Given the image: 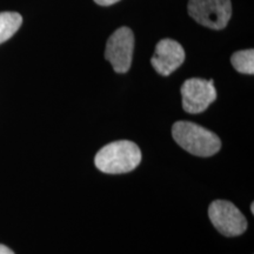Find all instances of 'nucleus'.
<instances>
[{
	"instance_id": "nucleus-5",
	"label": "nucleus",
	"mask_w": 254,
	"mask_h": 254,
	"mask_svg": "<svg viewBox=\"0 0 254 254\" xmlns=\"http://www.w3.org/2000/svg\"><path fill=\"white\" fill-rule=\"evenodd\" d=\"M134 36L131 28L120 27L109 38L105 58L109 60L117 73H126L131 67Z\"/></svg>"
},
{
	"instance_id": "nucleus-2",
	"label": "nucleus",
	"mask_w": 254,
	"mask_h": 254,
	"mask_svg": "<svg viewBox=\"0 0 254 254\" xmlns=\"http://www.w3.org/2000/svg\"><path fill=\"white\" fill-rule=\"evenodd\" d=\"M172 135L180 147L196 157H212L221 148V140L215 133L194 123H176Z\"/></svg>"
},
{
	"instance_id": "nucleus-4",
	"label": "nucleus",
	"mask_w": 254,
	"mask_h": 254,
	"mask_svg": "<svg viewBox=\"0 0 254 254\" xmlns=\"http://www.w3.org/2000/svg\"><path fill=\"white\" fill-rule=\"evenodd\" d=\"M209 220L225 237H237L247 228L245 215L236 205L226 200H215L209 205Z\"/></svg>"
},
{
	"instance_id": "nucleus-10",
	"label": "nucleus",
	"mask_w": 254,
	"mask_h": 254,
	"mask_svg": "<svg viewBox=\"0 0 254 254\" xmlns=\"http://www.w3.org/2000/svg\"><path fill=\"white\" fill-rule=\"evenodd\" d=\"M94 1L100 6H110L120 1V0H94Z\"/></svg>"
},
{
	"instance_id": "nucleus-3",
	"label": "nucleus",
	"mask_w": 254,
	"mask_h": 254,
	"mask_svg": "<svg viewBox=\"0 0 254 254\" xmlns=\"http://www.w3.org/2000/svg\"><path fill=\"white\" fill-rule=\"evenodd\" d=\"M189 14L196 23L212 30H222L232 17L231 0H190Z\"/></svg>"
},
{
	"instance_id": "nucleus-6",
	"label": "nucleus",
	"mask_w": 254,
	"mask_h": 254,
	"mask_svg": "<svg viewBox=\"0 0 254 254\" xmlns=\"http://www.w3.org/2000/svg\"><path fill=\"white\" fill-rule=\"evenodd\" d=\"M183 109L187 113L198 114L207 110V107L217 99L213 80L192 78L186 80L182 86Z\"/></svg>"
},
{
	"instance_id": "nucleus-1",
	"label": "nucleus",
	"mask_w": 254,
	"mask_h": 254,
	"mask_svg": "<svg viewBox=\"0 0 254 254\" xmlns=\"http://www.w3.org/2000/svg\"><path fill=\"white\" fill-rule=\"evenodd\" d=\"M141 161L140 148L136 144L119 140L104 146L95 155L94 164L99 171L109 174L131 172Z\"/></svg>"
},
{
	"instance_id": "nucleus-12",
	"label": "nucleus",
	"mask_w": 254,
	"mask_h": 254,
	"mask_svg": "<svg viewBox=\"0 0 254 254\" xmlns=\"http://www.w3.org/2000/svg\"><path fill=\"white\" fill-rule=\"evenodd\" d=\"M251 212H252V214L254 213V204H253V202L251 204Z\"/></svg>"
},
{
	"instance_id": "nucleus-11",
	"label": "nucleus",
	"mask_w": 254,
	"mask_h": 254,
	"mask_svg": "<svg viewBox=\"0 0 254 254\" xmlns=\"http://www.w3.org/2000/svg\"><path fill=\"white\" fill-rule=\"evenodd\" d=\"M0 254H14V253L13 251L9 250L7 246L1 245V244H0Z\"/></svg>"
},
{
	"instance_id": "nucleus-7",
	"label": "nucleus",
	"mask_w": 254,
	"mask_h": 254,
	"mask_svg": "<svg viewBox=\"0 0 254 254\" xmlns=\"http://www.w3.org/2000/svg\"><path fill=\"white\" fill-rule=\"evenodd\" d=\"M185 62V51L179 43L172 39L160 40L155 46L151 64L159 74L167 77Z\"/></svg>"
},
{
	"instance_id": "nucleus-8",
	"label": "nucleus",
	"mask_w": 254,
	"mask_h": 254,
	"mask_svg": "<svg viewBox=\"0 0 254 254\" xmlns=\"http://www.w3.org/2000/svg\"><path fill=\"white\" fill-rule=\"evenodd\" d=\"M23 24V17L17 12L0 13V44L7 41L17 33Z\"/></svg>"
},
{
	"instance_id": "nucleus-9",
	"label": "nucleus",
	"mask_w": 254,
	"mask_h": 254,
	"mask_svg": "<svg viewBox=\"0 0 254 254\" xmlns=\"http://www.w3.org/2000/svg\"><path fill=\"white\" fill-rule=\"evenodd\" d=\"M231 63L238 72L244 74H253L254 73V51L244 50L236 52L231 57Z\"/></svg>"
}]
</instances>
